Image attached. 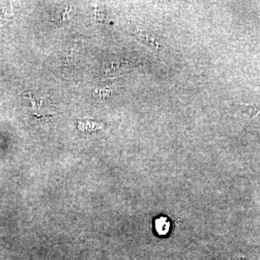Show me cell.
Wrapping results in <instances>:
<instances>
[{
	"mask_svg": "<svg viewBox=\"0 0 260 260\" xmlns=\"http://www.w3.org/2000/svg\"><path fill=\"white\" fill-rule=\"evenodd\" d=\"M155 228L159 234H166L169 230V223L165 218H159L155 221Z\"/></svg>",
	"mask_w": 260,
	"mask_h": 260,
	"instance_id": "cell-2",
	"label": "cell"
},
{
	"mask_svg": "<svg viewBox=\"0 0 260 260\" xmlns=\"http://www.w3.org/2000/svg\"><path fill=\"white\" fill-rule=\"evenodd\" d=\"M79 129L85 130V131H93V130L101 129L103 127V124H99V122L93 121H79L78 124Z\"/></svg>",
	"mask_w": 260,
	"mask_h": 260,
	"instance_id": "cell-1",
	"label": "cell"
}]
</instances>
